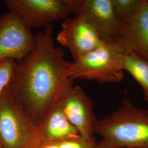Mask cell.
I'll use <instances>...</instances> for the list:
<instances>
[{"label":"cell","mask_w":148,"mask_h":148,"mask_svg":"<svg viewBox=\"0 0 148 148\" xmlns=\"http://www.w3.org/2000/svg\"><path fill=\"white\" fill-rule=\"evenodd\" d=\"M53 32L51 24L37 34L35 47L26 58L17 62L8 87L38 126L74 86L69 76L71 63L64 58L62 49L55 46Z\"/></svg>","instance_id":"6da1fadb"},{"label":"cell","mask_w":148,"mask_h":148,"mask_svg":"<svg viewBox=\"0 0 148 148\" xmlns=\"http://www.w3.org/2000/svg\"><path fill=\"white\" fill-rule=\"evenodd\" d=\"M94 132L119 148H148V110L125 97L119 107L95 122Z\"/></svg>","instance_id":"7a4b0ae2"},{"label":"cell","mask_w":148,"mask_h":148,"mask_svg":"<svg viewBox=\"0 0 148 148\" xmlns=\"http://www.w3.org/2000/svg\"><path fill=\"white\" fill-rule=\"evenodd\" d=\"M42 139L38 126L12 95L9 87L0 95V143L3 148H36Z\"/></svg>","instance_id":"3957f363"},{"label":"cell","mask_w":148,"mask_h":148,"mask_svg":"<svg viewBox=\"0 0 148 148\" xmlns=\"http://www.w3.org/2000/svg\"><path fill=\"white\" fill-rule=\"evenodd\" d=\"M123 54L116 43L103 41L98 47L71 63L69 76L73 80L120 82L124 77Z\"/></svg>","instance_id":"277c9868"},{"label":"cell","mask_w":148,"mask_h":148,"mask_svg":"<svg viewBox=\"0 0 148 148\" xmlns=\"http://www.w3.org/2000/svg\"><path fill=\"white\" fill-rule=\"evenodd\" d=\"M36 35L14 13L0 16V62L13 59L20 62L32 53Z\"/></svg>","instance_id":"5b68a950"},{"label":"cell","mask_w":148,"mask_h":148,"mask_svg":"<svg viewBox=\"0 0 148 148\" xmlns=\"http://www.w3.org/2000/svg\"><path fill=\"white\" fill-rule=\"evenodd\" d=\"M70 13L80 16L101 39L115 43L120 27L111 0H65Z\"/></svg>","instance_id":"8992f818"},{"label":"cell","mask_w":148,"mask_h":148,"mask_svg":"<svg viewBox=\"0 0 148 148\" xmlns=\"http://www.w3.org/2000/svg\"><path fill=\"white\" fill-rule=\"evenodd\" d=\"M5 3L30 30L64 20L70 13L65 0H6Z\"/></svg>","instance_id":"52a82bcc"},{"label":"cell","mask_w":148,"mask_h":148,"mask_svg":"<svg viewBox=\"0 0 148 148\" xmlns=\"http://www.w3.org/2000/svg\"><path fill=\"white\" fill-rule=\"evenodd\" d=\"M57 40L69 49L74 60L98 47L103 41L97 32L78 16L64 20Z\"/></svg>","instance_id":"ba28073f"},{"label":"cell","mask_w":148,"mask_h":148,"mask_svg":"<svg viewBox=\"0 0 148 148\" xmlns=\"http://www.w3.org/2000/svg\"><path fill=\"white\" fill-rule=\"evenodd\" d=\"M64 114L83 137H94L93 103L79 85L73 86L59 103Z\"/></svg>","instance_id":"9c48e42d"},{"label":"cell","mask_w":148,"mask_h":148,"mask_svg":"<svg viewBox=\"0 0 148 148\" xmlns=\"http://www.w3.org/2000/svg\"><path fill=\"white\" fill-rule=\"evenodd\" d=\"M124 52H133L148 60V3L144 0L137 14L126 22H120L115 43Z\"/></svg>","instance_id":"30bf717a"},{"label":"cell","mask_w":148,"mask_h":148,"mask_svg":"<svg viewBox=\"0 0 148 148\" xmlns=\"http://www.w3.org/2000/svg\"><path fill=\"white\" fill-rule=\"evenodd\" d=\"M59 103L51 109L38 125L42 140L60 142L80 136L64 114Z\"/></svg>","instance_id":"8fae6325"},{"label":"cell","mask_w":148,"mask_h":148,"mask_svg":"<svg viewBox=\"0 0 148 148\" xmlns=\"http://www.w3.org/2000/svg\"><path fill=\"white\" fill-rule=\"evenodd\" d=\"M123 67L140 86L144 99L148 102V60L136 53L126 52L123 56Z\"/></svg>","instance_id":"7c38bea8"},{"label":"cell","mask_w":148,"mask_h":148,"mask_svg":"<svg viewBox=\"0 0 148 148\" xmlns=\"http://www.w3.org/2000/svg\"><path fill=\"white\" fill-rule=\"evenodd\" d=\"M114 11L120 22L133 18L139 12L144 0H111Z\"/></svg>","instance_id":"4fadbf2b"},{"label":"cell","mask_w":148,"mask_h":148,"mask_svg":"<svg viewBox=\"0 0 148 148\" xmlns=\"http://www.w3.org/2000/svg\"><path fill=\"white\" fill-rule=\"evenodd\" d=\"M17 62L13 59L0 62V95L11 85L16 73Z\"/></svg>","instance_id":"5bb4252c"},{"label":"cell","mask_w":148,"mask_h":148,"mask_svg":"<svg viewBox=\"0 0 148 148\" xmlns=\"http://www.w3.org/2000/svg\"><path fill=\"white\" fill-rule=\"evenodd\" d=\"M98 143L95 138H85L79 136L59 142V148H97Z\"/></svg>","instance_id":"9a60e30c"},{"label":"cell","mask_w":148,"mask_h":148,"mask_svg":"<svg viewBox=\"0 0 148 148\" xmlns=\"http://www.w3.org/2000/svg\"><path fill=\"white\" fill-rule=\"evenodd\" d=\"M36 148H59V142L41 140Z\"/></svg>","instance_id":"2e32d148"},{"label":"cell","mask_w":148,"mask_h":148,"mask_svg":"<svg viewBox=\"0 0 148 148\" xmlns=\"http://www.w3.org/2000/svg\"><path fill=\"white\" fill-rule=\"evenodd\" d=\"M97 148H119L116 147H114L111 144L106 142L104 140H101L100 142L97 144Z\"/></svg>","instance_id":"e0dca14e"},{"label":"cell","mask_w":148,"mask_h":148,"mask_svg":"<svg viewBox=\"0 0 148 148\" xmlns=\"http://www.w3.org/2000/svg\"><path fill=\"white\" fill-rule=\"evenodd\" d=\"M0 148H3L2 147V145H1V143H0Z\"/></svg>","instance_id":"ac0fdd59"},{"label":"cell","mask_w":148,"mask_h":148,"mask_svg":"<svg viewBox=\"0 0 148 148\" xmlns=\"http://www.w3.org/2000/svg\"><path fill=\"white\" fill-rule=\"evenodd\" d=\"M147 1H148V0H147Z\"/></svg>","instance_id":"d6986e66"}]
</instances>
